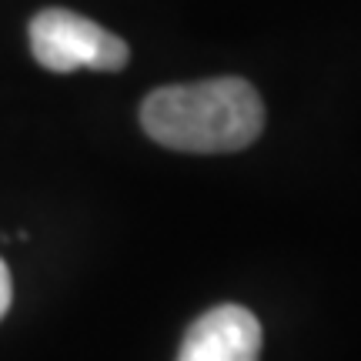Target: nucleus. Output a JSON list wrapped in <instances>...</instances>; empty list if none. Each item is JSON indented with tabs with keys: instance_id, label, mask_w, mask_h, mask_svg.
<instances>
[{
	"instance_id": "obj_4",
	"label": "nucleus",
	"mask_w": 361,
	"mask_h": 361,
	"mask_svg": "<svg viewBox=\"0 0 361 361\" xmlns=\"http://www.w3.org/2000/svg\"><path fill=\"white\" fill-rule=\"evenodd\" d=\"M11 298H13L11 271H7V264H4V258H0V318H4V314H7V308H11Z\"/></svg>"
},
{
	"instance_id": "obj_2",
	"label": "nucleus",
	"mask_w": 361,
	"mask_h": 361,
	"mask_svg": "<svg viewBox=\"0 0 361 361\" xmlns=\"http://www.w3.org/2000/svg\"><path fill=\"white\" fill-rule=\"evenodd\" d=\"M30 54L44 71H121L128 64V44L107 27L64 7H47L30 20Z\"/></svg>"
},
{
	"instance_id": "obj_1",
	"label": "nucleus",
	"mask_w": 361,
	"mask_h": 361,
	"mask_svg": "<svg viewBox=\"0 0 361 361\" xmlns=\"http://www.w3.org/2000/svg\"><path fill=\"white\" fill-rule=\"evenodd\" d=\"M141 128L151 141L171 151L231 154L258 141L264 130V104L241 78L174 84L144 97Z\"/></svg>"
},
{
	"instance_id": "obj_3",
	"label": "nucleus",
	"mask_w": 361,
	"mask_h": 361,
	"mask_svg": "<svg viewBox=\"0 0 361 361\" xmlns=\"http://www.w3.org/2000/svg\"><path fill=\"white\" fill-rule=\"evenodd\" d=\"M261 322L241 305H218L188 328L178 361H258Z\"/></svg>"
}]
</instances>
